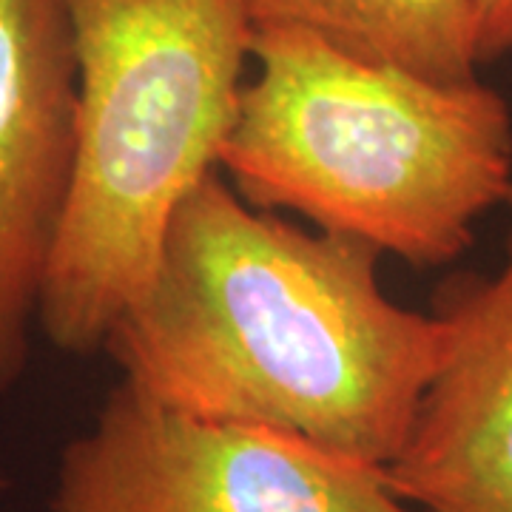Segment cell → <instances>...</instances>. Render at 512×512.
Returning <instances> with one entry per match:
<instances>
[{"instance_id": "6da1fadb", "label": "cell", "mask_w": 512, "mask_h": 512, "mask_svg": "<svg viewBox=\"0 0 512 512\" xmlns=\"http://www.w3.org/2000/svg\"><path fill=\"white\" fill-rule=\"evenodd\" d=\"M379 256L259 211L214 171L174 214L103 353L174 410L387 470L439 370L444 328L382 291Z\"/></svg>"}, {"instance_id": "7a4b0ae2", "label": "cell", "mask_w": 512, "mask_h": 512, "mask_svg": "<svg viewBox=\"0 0 512 512\" xmlns=\"http://www.w3.org/2000/svg\"><path fill=\"white\" fill-rule=\"evenodd\" d=\"M251 57L220 157L248 205L439 268L512 200L510 106L478 77L433 80L296 29H254Z\"/></svg>"}, {"instance_id": "3957f363", "label": "cell", "mask_w": 512, "mask_h": 512, "mask_svg": "<svg viewBox=\"0 0 512 512\" xmlns=\"http://www.w3.org/2000/svg\"><path fill=\"white\" fill-rule=\"evenodd\" d=\"M77 154L37 328L103 353L143 296L185 197L220 168L254 26L239 0H69Z\"/></svg>"}, {"instance_id": "277c9868", "label": "cell", "mask_w": 512, "mask_h": 512, "mask_svg": "<svg viewBox=\"0 0 512 512\" xmlns=\"http://www.w3.org/2000/svg\"><path fill=\"white\" fill-rule=\"evenodd\" d=\"M52 512H413L384 470L111 387L57 461Z\"/></svg>"}, {"instance_id": "5b68a950", "label": "cell", "mask_w": 512, "mask_h": 512, "mask_svg": "<svg viewBox=\"0 0 512 512\" xmlns=\"http://www.w3.org/2000/svg\"><path fill=\"white\" fill-rule=\"evenodd\" d=\"M77 52L69 0H0V393L26 370L72 197Z\"/></svg>"}, {"instance_id": "8992f818", "label": "cell", "mask_w": 512, "mask_h": 512, "mask_svg": "<svg viewBox=\"0 0 512 512\" xmlns=\"http://www.w3.org/2000/svg\"><path fill=\"white\" fill-rule=\"evenodd\" d=\"M433 313L441 365L384 478L413 512H512V222L504 265L453 276Z\"/></svg>"}, {"instance_id": "52a82bcc", "label": "cell", "mask_w": 512, "mask_h": 512, "mask_svg": "<svg viewBox=\"0 0 512 512\" xmlns=\"http://www.w3.org/2000/svg\"><path fill=\"white\" fill-rule=\"evenodd\" d=\"M254 29H296L433 80L478 77L470 0H239Z\"/></svg>"}, {"instance_id": "ba28073f", "label": "cell", "mask_w": 512, "mask_h": 512, "mask_svg": "<svg viewBox=\"0 0 512 512\" xmlns=\"http://www.w3.org/2000/svg\"><path fill=\"white\" fill-rule=\"evenodd\" d=\"M481 63L512 52V0H470Z\"/></svg>"}, {"instance_id": "9c48e42d", "label": "cell", "mask_w": 512, "mask_h": 512, "mask_svg": "<svg viewBox=\"0 0 512 512\" xmlns=\"http://www.w3.org/2000/svg\"><path fill=\"white\" fill-rule=\"evenodd\" d=\"M3 487H6V481H3V476H0V490H3Z\"/></svg>"}]
</instances>
